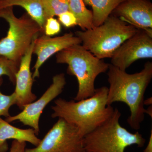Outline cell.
Instances as JSON below:
<instances>
[{"label": "cell", "mask_w": 152, "mask_h": 152, "mask_svg": "<svg viewBox=\"0 0 152 152\" xmlns=\"http://www.w3.org/2000/svg\"><path fill=\"white\" fill-rule=\"evenodd\" d=\"M83 152H92L88 151H84Z\"/></svg>", "instance_id": "484cf974"}, {"label": "cell", "mask_w": 152, "mask_h": 152, "mask_svg": "<svg viewBox=\"0 0 152 152\" xmlns=\"http://www.w3.org/2000/svg\"><path fill=\"white\" fill-rule=\"evenodd\" d=\"M66 83L64 74L56 75L53 77L52 84L38 100L26 105L21 113L6 118L5 121L9 123L18 121L25 126L31 127L38 136L40 132V118L44 109L62 93Z\"/></svg>", "instance_id": "ba28073f"}, {"label": "cell", "mask_w": 152, "mask_h": 152, "mask_svg": "<svg viewBox=\"0 0 152 152\" xmlns=\"http://www.w3.org/2000/svg\"><path fill=\"white\" fill-rule=\"evenodd\" d=\"M26 142L13 140L9 152H26Z\"/></svg>", "instance_id": "7402d4cb"}, {"label": "cell", "mask_w": 152, "mask_h": 152, "mask_svg": "<svg viewBox=\"0 0 152 152\" xmlns=\"http://www.w3.org/2000/svg\"><path fill=\"white\" fill-rule=\"evenodd\" d=\"M85 4L92 8L93 24L94 27L103 23L113 11L124 0H83Z\"/></svg>", "instance_id": "9a60e30c"}, {"label": "cell", "mask_w": 152, "mask_h": 152, "mask_svg": "<svg viewBox=\"0 0 152 152\" xmlns=\"http://www.w3.org/2000/svg\"><path fill=\"white\" fill-rule=\"evenodd\" d=\"M36 38L33 40L22 57L18 70L16 75L15 89L14 92L16 96V105L20 110H23L26 105L35 101L37 98V96L32 92L34 80L30 69L34 42Z\"/></svg>", "instance_id": "7c38bea8"}, {"label": "cell", "mask_w": 152, "mask_h": 152, "mask_svg": "<svg viewBox=\"0 0 152 152\" xmlns=\"http://www.w3.org/2000/svg\"><path fill=\"white\" fill-rule=\"evenodd\" d=\"M108 88L107 104L124 103L129 107L130 115L127 120L130 126L138 130L145 114V94L152 78V63L147 62L140 72L129 74L110 64L108 70Z\"/></svg>", "instance_id": "6da1fadb"}, {"label": "cell", "mask_w": 152, "mask_h": 152, "mask_svg": "<svg viewBox=\"0 0 152 152\" xmlns=\"http://www.w3.org/2000/svg\"><path fill=\"white\" fill-rule=\"evenodd\" d=\"M121 114L115 109L111 116L83 137L85 151L92 152H124L128 147L144 146L146 140L137 132L131 133L120 124Z\"/></svg>", "instance_id": "5b68a950"}, {"label": "cell", "mask_w": 152, "mask_h": 152, "mask_svg": "<svg viewBox=\"0 0 152 152\" xmlns=\"http://www.w3.org/2000/svg\"><path fill=\"white\" fill-rule=\"evenodd\" d=\"M9 140L28 142L35 147L41 140L32 128L23 129L16 127L0 118V152L7 151L9 146L7 141Z\"/></svg>", "instance_id": "4fadbf2b"}, {"label": "cell", "mask_w": 152, "mask_h": 152, "mask_svg": "<svg viewBox=\"0 0 152 152\" xmlns=\"http://www.w3.org/2000/svg\"><path fill=\"white\" fill-rule=\"evenodd\" d=\"M143 152H152V130H151L149 139L147 146L144 149Z\"/></svg>", "instance_id": "603a6c76"}, {"label": "cell", "mask_w": 152, "mask_h": 152, "mask_svg": "<svg viewBox=\"0 0 152 152\" xmlns=\"http://www.w3.org/2000/svg\"><path fill=\"white\" fill-rule=\"evenodd\" d=\"M81 41L72 33H66L59 37H51L43 35L35 39L33 54L37 56L34 66L33 80L39 77V69L44 63L53 55L74 45H80Z\"/></svg>", "instance_id": "8fae6325"}, {"label": "cell", "mask_w": 152, "mask_h": 152, "mask_svg": "<svg viewBox=\"0 0 152 152\" xmlns=\"http://www.w3.org/2000/svg\"><path fill=\"white\" fill-rule=\"evenodd\" d=\"M138 29L111 15L102 24L86 31L76 32L82 45L100 59L111 58L124 42Z\"/></svg>", "instance_id": "277c9868"}, {"label": "cell", "mask_w": 152, "mask_h": 152, "mask_svg": "<svg viewBox=\"0 0 152 152\" xmlns=\"http://www.w3.org/2000/svg\"><path fill=\"white\" fill-rule=\"evenodd\" d=\"M3 83L2 77H0V88ZM16 96L15 93L7 95L2 94L0 90V118L4 116L7 118L10 116V109L12 106L16 105Z\"/></svg>", "instance_id": "d6986e66"}, {"label": "cell", "mask_w": 152, "mask_h": 152, "mask_svg": "<svg viewBox=\"0 0 152 152\" xmlns=\"http://www.w3.org/2000/svg\"><path fill=\"white\" fill-rule=\"evenodd\" d=\"M58 64L68 65L67 73L75 76L78 90L74 100L80 101L94 94L95 80L99 75L108 70L110 64L100 59L87 50L82 45H74L56 55Z\"/></svg>", "instance_id": "3957f363"}, {"label": "cell", "mask_w": 152, "mask_h": 152, "mask_svg": "<svg viewBox=\"0 0 152 152\" xmlns=\"http://www.w3.org/2000/svg\"><path fill=\"white\" fill-rule=\"evenodd\" d=\"M111 15L152 34V4L150 0H124Z\"/></svg>", "instance_id": "30bf717a"}, {"label": "cell", "mask_w": 152, "mask_h": 152, "mask_svg": "<svg viewBox=\"0 0 152 152\" xmlns=\"http://www.w3.org/2000/svg\"><path fill=\"white\" fill-rule=\"evenodd\" d=\"M152 97L148 98L146 100H144V105H152Z\"/></svg>", "instance_id": "cb8c5ba5"}, {"label": "cell", "mask_w": 152, "mask_h": 152, "mask_svg": "<svg viewBox=\"0 0 152 152\" xmlns=\"http://www.w3.org/2000/svg\"><path fill=\"white\" fill-rule=\"evenodd\" d=\"M83 137L78 129L62 118L48 131L38 146L26 152H83Z\"/></svg>", "instance_id": "52a82bcc"}, {"label": "cell", "mask_w": 152, "mask_h": 152, "mask_svg": "<svg viewBox=\"0 0 152 152\" xmlns=\"http://www.w3.org/2000/svg\"><path fill=\"white\" fill-rule=\"evenodd\" d=\"M69 11L75 17L77 25L83 31L94 28L93 24L92 12L87 8L83 0H69Z\"/></svg>", "instance_id": "2e32d148"}, {"label": "cell", "mask_w": 152, "mask_h": 152, "mask_svg": "<svg viewBox=\"0 0 152 152\" xmlns=\"http://www.w3.org/2000/svg\"><path fill=\"white\" fill-rule=\"evenodd\" d=\"M108 88H96L90 97L80 101H67L59 98L52 106L53 118H62L78 129L82 137L89 134L105 122L115 109L107 104Z\"/></svg>", "instance_id": "7a4b0ae2"}, {"label": "cell", "mask_w": 152, "mask_h": 152, "mask_svg": "<svg viewBox=\"0 0 152 152\" xmlns=\"http://www.w3.org/2000/svg\"><path fill=\"white\" fill-rule=\"evenodd\" d=\"M42 5L46 20L69 11V0H42Z\"/></svg>", "instance_id": "e0dca14e"}, {"label": "cell", "mask_w": 152, "mask_h": 152, "mask_svg": "<svg viewBox=\"0 0 152 152\" xmlns=\"http://www.w3.org/2000/svg\"><path fill=\"white\" fill-rule=\"evenodd\" d=\"M145 114H148L151 118H152V105H150L147 109H145Z\"/></svg>", "instance_id": "d4e9b609"}, {"label": "cell", "mask_w": 152, "mask_h": 152, "mask_svg": "<svg viewBox=\"0 0 152 152\" xmlns=\"http://www.w3.org/2000/svg\"><path fill=\"white\" fill-rule=\"evenodd\" d=\"M0 18L4 19L9 25L7 35L0 40V56L20 64L33 40L43 31L27 13L20 18L16 17L13 7L0 10Z\"/></svg>", "instance_id": "8992f818"}, {"label": "cell", "mask_w": 152, "mask_h": 152, "mask_svg": "<svg viewBox=\"0 0 152 152\" xmlns=\"http://www.w3.org/2000/svg\"><path fill=\"white\" fill-rule=\"evenodd\" d=\"M152 58V34L139 29L114 53L111 58V64L126 71L136 61Z\"/></svg>", "instance_id": "9c48e42d"}, {"label": "cell", "mask_w": 152, "mask_h": 152, "mask_svg": "<svg viewBox=\"0 0 152 152\" xmlns=\"http://www.w3.org/2000/svg\"><path fill=\"white\" fill-rule=\"evenodd\" d=\"M14 6H19L26 10L27 13L37 23L44 32L46 19L42 0H0V10Z\"/></svg>", "instance_id": "5bb4252c"}, {"label": "cell", "mask_w": 152, "mask_h": 152, "mask_svg": "<svg viewBox=\"0 0 152 152\" xmlns=\"http://www.w3.org/2000/svg\"><path fill=\"white\" fill-rule=\"evenodd\" d=\"M61 26L60 22L54 18L47 19L44 27V33L46 36L51 37L60 32Z\"/></svg>", "instance_id": "ffe728a7"}, {"label": "cell", "mask_w": 152, "mask_h": 152, "mask_svg": "<svg viewBox=\"0 0 152 152\" xmlns=\"http://www.w3.org/2000/svg\"><path fill=\"white\" fill-rule=\"evenodd\" d=\"M58 21L66 28L73 27L77 25V20L75 15L68 11L58 16Z\"/></svg>", "instance_id": "44dd1931"}, {"label": "cell", "mask_w": 152, "mask_h": 152, "mask_svg": "<svg viewBox=\"0 0 152 152\" xmlns=\"http://www.w3.org/2000/svg\"><path fill=\"white\" fill-rule=\"evenodd\" d=\"M20 64L4 56H0V77L5 75L13 84L15 83L16 75Z\"/></svg>", "instance_id": "ac0fdd59"}]
</instances>
